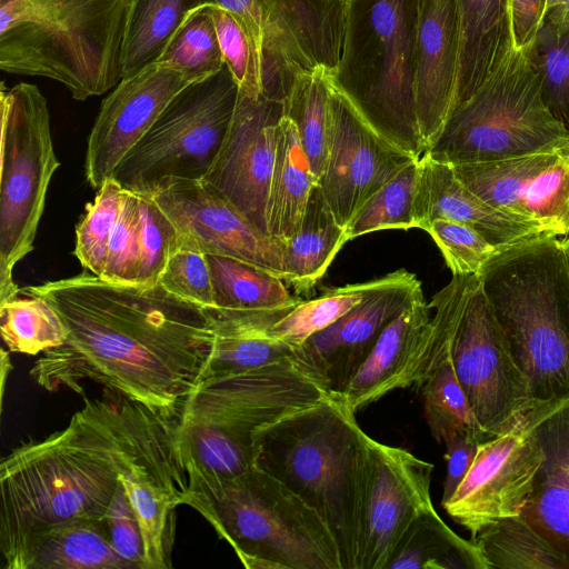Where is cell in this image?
<instances>
[{
	"instance_id": "1",
	"label": "cell",
	"mask_w": 569,
	"mask_h": 569,
	"mask_svg": "<svg viewBox=\"0 0 569 569\" xmlns=\"http://www.w3.org/2000/svg\"><path fill=\"white\" fill-rule=\"evenodd\" d=\"M20 292L47 300L68 330L66 341L30 369L38 386L82 393V381L91 380L108 395L178 420L216 338L202 307L159 283H116L89 271Z\"/></svg>"
},
{
	"instance_id": "2",
	"label": "cell",
	"mask_w": 569,
	"mask_h": 569,
	"mask_svg": "<svg viewBox=\"0 0 569 569\" xmlns=\"http://www.w3.org/2000/svg\"><path fill=\"white\" fill-rule=\"evenodd\" d=\"M86 399L62 430L26 442L1 460L2 557L40 528L104 519L120 473L138 456L159 415L128 399Z\"/></svg>"
},
{
	"instance_id": "3",
	"label": "cell",
	"mask_w": 569,
	"mask_h": 569,
	"mask_svg": "<svg viewBox=\"0 0 569 569\" xmlns=\"http://www.w3.org/2000/svg\"><path fill=\"white\" fill-rule=\"evenodd\" d=\"M340 393L259 431L254 466L271 475L330 530L342 569H360L370 437Z\"/></svg>"
},
{
	"instance_id": "4",
	"label": "cell",
	"mask_w": 569,
	"mask_h": 569,
	"mask_svg": "<svg viewBox=\"0 0 569 569\" xmlns=\"http://www.w3.org/2000/svg\"><path fill=\"white\" fill-rule=\"evenodd\" d=\"M536 407L569 400V256L557 237L500 250L478 274Z\"/></svg>"
},
{
	"instance_id": "5",
	"label": "cell",
	"mask_w": 569,
	"mask_h": 569,
	"mask_svg": "<svg viewBox=\"0 0 569 569\" xmlns=\"http://www.w3.org/2000/svg\"><path fill=\"white\" fill-rule=\"evenodd\" d=\"M132 0H0V69L43 77L83 101L112 90Z\"/></svg>"
},
{
	"instance_id": "6",
	"label": "cell",
	"mask_w": 569,
	"mask_h": 569,
	"mask_svg": "<svg viewBox=\"0 0 569 569\" xmlns=\"http://www.w3.org/2000/svg\"><path fill=\"white\" fill-rule=\"evenodd\" d=\"M326 393L290 360L200 382L176 423L188 481L231 478L254 467L259 431Z\"/></svg>"
},
{
	"instance_id": "7",
	"label": "cell",
	"mask_w": 569,
	"mask_h": 569,
	"mask_svg": "<svg viewBox=\"0 0 569 569\" xmlns=\"http://www.w3.org/2000/svg\"><path fill=\"white\" fill-rule=\"evenodd\" d=\"M419 0H349L331 82L367 123L419 160L427 151L416 109Z\"/></svg>"
},
{
	"instance_id": "8",
	"label": "cell",
	"mask_w": 569,
	"mask_h": 569,
	"mask_svg": "<svg viewBox=\"0 0 569 569\" xmlns=\"http://www.w3.org/2000/svg\"><path fill=\"white\" fill-rule=\"evenodd\" d=\"M224 539L247 569H342L319 515L258 467L211 481H188L183 500Z\"/></svg>"
},
{
	"instance_id": "9",
	"label": "cell",
	"mask_w": 569,
	"mask_h": 569,
	"mask_svg": "<svg viewBox=\"0 0 569 569\" xmlns=\"http://www.w3.org/2000/svg\"><path fill=\"white\" fill-rule=\"evenodd\" d=\"M569 148L568 129L550 112L526 50L512 48L448 118L427 153L451 166Z\"/></svg>"
},
{
	"instance_id": "10",
	"label": "cell",
	"mask_w": 569,
	"mask_h": 569,
	"mask_svg": "<svg viewBox=\"0 0 569 569\" xmlns=\"http://www.w3.org/2000/svg\"><path fill=\"white\" fill-rule=\"evenodd\" d=\"M239 87L227 64L182 89L118 164L111 178L151 196L179 180H202L228 134Z\"/></svg>"
},
{
	"instance_id": "11",
	"label": "cell",
	"mask_w": 569,
	"mask_h": 569,
	"mask_svg": "<svg viewBox=\"0 0 569 569\" xmlns=\"http://www.w3.org/2000/svg\"><path fill=\"white\" fill-rule=\"evenodd\" d=\"M0 305L21 291L14 266L33 250L49 183L60 167L46 97L29 82L0 88Z\"/></svg>"
},
{
	"instance_id": "12",
	"label": "cell",
	"mask_w": 569,
	"mask_h": 569,
	"mask_svg": "<svg viewBox=\"0 0 569 569\" xmlns=\"http://www.w3.org/2000/svg\"><path fill=\"white\" fill-rule=\"evenodd\" d=\"M448 355L489 438L512 429L533 408L529 382L513 360L477 274L452 330Z\"/></svg>"
},
{
	"instance_id": "13",
	"label": "cell",
	"mask_w": 569,
	"mask_h": 569,
	"mask_svg": "<svg viewBox=\"0 0 569 569\" xmlns=\"http://www.w3.org/2000/svg\"><path fill=\"white\" fill-rule=\"evenodd\" d=\"M542 458L526 415L509 431L479 443L467 476L441 506L473 538L490 523L522 513Z\"/></svg>"
},
{
	"instance_id": "14",
	"label": "cell",
	"mask_w": 569,
	"mask_h": 569,
	"mask_svg": "<svg viewBox=\"0 0 569 569\" xmlns=\"http://www.w3.org/2000/svg\"><path fill=\"white\" fill-rule=\"evenodd\" d=\"M452 167L491 207L547 236L569 233V148Z\"/></svg>"
},
{
	"instance_id": "15",
	"label": "cell",
	"mask_w": 569,
	"mask_h": 569,
	"mask_svg": "<svg viewBox=\"0 0 569 569\" xmlns=\"http://www.w3.org/2000/svg\"><path fill=\"white\" fill-rule=\"evenodd\" d=\"M330 106L331 142L318 184L336 220L346 227L372 194L418 160L372 129L331 79Z\"/></svg>"
},
{
	"instance_id": "16",
	"label": "cell",
	"mask_w": 569,
	"mask_h": 569,
	"mask_svg": "<svg viewBox=\"0 0 569 569\" xmlns=\"http://www.w3.org/2000/svg\"><path fill=\"white\" fill-rule=\"evenodd\" d=\"M149 197L174 224L178 243L257 264L282 279L283 240L258 229L203 179L179 180Z\"/></svg>"
},
{
	"instance_id": "17",
	"label": "cell",
	"mask_w": 569,
	"mask_h": 569,
	"mask_svg": "<svg viewBox=\"0 0 569 569\" xmlns=\"http://www.w3.org/2000/svg\"><path fill=\"white\" fill-rule=\"evenodd\" d=\"M349 0H266L263 94L283 101L295 74L340 60Z\"/></svg>"
},
{
	"instance_id": "18",
	"label": "cell",
	"mask_w": 569,
	"mask_h": 569,
	"mask_svg": "<svg viewBox=\"0 0 569 569\" xmlns=\"http://www.w3.org/2000/svg\"><path fill=\"white\" fill-rule=\"evenodd\" d=\"M420 295L417 277L397 270L392 281L296 349L290 361L327 392H342L385 328Z\"/></svg>"
},
{
	"instance_id": "19",
	"label": "cell",
	"mask_w": 569,
	"mask_h": 569,
	"mask_svg": "<svg viewBox=\"0 0 569 569\" xmlns=\"http://www.w3.org/2000/svg\"><path fill=\"white\" fill-rule=\"evenodd\" d=\"M282 116L283 101L239 90L226 140L203 178L267 234L266 207Z\"/></svg>"
},
{
	"instance_id": "20",
	"label": "cell",
	"mask_w": 569,
	"mask_h": 569,
	"mask_svg": "<svg viewBox=\"0 0 569 569\" xmlns=\"http://www.w3.org/2000/svg\"><path fill=\"white\" fill-rule=\"evenodd\" d=\"M433 465L370 438L360 569H387L402 536L423 511Z\"/></svg>"
},
{
	"instance_id": "21",
	"label": "cell",
	"mask_w": 569,
	"mask_h": 569,
	"mask_svg": "<svg viewBox=\"0 0 569 569\" xmlns=\"http://www.w3.org/2000/svg\"><path fill=\"white\" fill-rule=\"evenodd\" d=\"M191 83L183 72L161 62L119 81L102 100L88 137L84 171L92 188L112 177L173 97Z\"/></svg>"
},
{
	"instance_id": "22",
	"label": "cell",
	"mask_w": 569,
	"mask_h": 569,
	"mask_svg": "<svg viewBox=\"0 0 569 569\" xmlns=\"http://www.w3.org/2000/svg\"><path fill=\"white\" fill-rule=\"evenodd\" d=\"M460 37L457 0H419L415 90L418 124L427 151L456 106Z\"/></svg>"
},
{
	"instance_id": "23",
	"label": "cell",
	"mask_w": 569,
	"mask_h": 569,
	"mask_svg": "<svg viewBox=\"0 0 569 569\" xmlns=\"http://www.w3.org/2000/svg\"><path fill=\"white\" fill-rule=\"evenodd\" d=\"M213 306L204 309L214 333L263 331L301 299L292 297L283 280L257 264L206 253Z\"/></svg>"
},
{
	"instance_id": "24",
	"label": "cell",
	"mask_w": 569,
	"mask_h": 569,
	"mask_svg": "<svg viewBox=\"0 0 569 569\" xmlns=\"http://www.w3.org/2000/svg\"><path fill=\"white\" fill-rule=\"evenodd\" d=\"M413 211L416 228L426 230L435 219L461 222L477 229L499 249L547 236L491 207L462 183L451 164L437 161L427 152L418 160Z\"/></svg>"
},
{
	"instance_id": "25",
	"label": "cell",
	"mask_w": 569,
	"mask_h": 569,
	"mask_svg": "<svg viewBox=\"0 0 569 569\" xmlns=\"http://www.w3.org/2000/svg\"><path fill=\"white\" fill-rule=\"evenodd\" d=\"M527 415L543 458L521 516L569 559V400Z\"/></svg>"
},
{
	"instance_id": "26",
	"label": "cell",
	"mask_w": 569,
	"mask_h": 569,
	"mask_svg": "<svg viewBox=\"0 0 569 569\" xmlns=\"http://www.w3.org/2000/svg\"><path fill=\"white\" fill-rule=\"evenodd\" d=\"M430 310L422 293L381 332L366 361L340 392L355 412L395 389L413 385Z\"/></svg>"
},
{
	"instance_id": "27",
	"label": "cell",
	"mask_w": 569,
	"mask_h": 569,
	"mask_svg": "<svg viewBox=\"0 0 569 569\" xmlns=\"http://www.w3.org/2000/svg\"><path fill=\"white\" fill-rule=\"evenodd\" d=\"M3 560L6 569H132L113 548L104 519L93 518L32 531Z\"/></svg>"
},
{
	"instance_id": "28",
	"label": "cell",
	"mask_w": 569,
	"mask_h": 569,
	"mask_svg": "<svg viewBox=\"0 0 569 569\" xmlns=\"http://www.w3.org/2000/svg\"><path fill=\"white\" fill-rule=\"evenodd\" d=\"M457 1L461 37L455 108L475 93L513 48L507 0Z\"/></svg>"
},
{
	"instance_id": "29",
	"label": "cell",
	"mask_w": 569,
	"mask_h": 569,
	"mask_svg": "<svg viewBox=\"0 0 569 569\" xmlns=\"http://www.w3.org/2000/svg\"><path fill=\"white\" fill-rule=\"evenodd\" d=\"M316 184L296 126L282 116L277 129L276 159L266 207L269 236L284 241L300 230Z\"/></svg>"
},
{
	"instance_id": "30",
	"label": "cell",
	"mask_w": 569,
	"mask_h": 569,
	"mask_svg": "<svg viewBox=\"0 0 569 569\" xmlns=\"http://www.w3.org/2000/svg\"><path fill=\"white\" fill-rule=\"evenodd\" d=\"M347 241L346 227L338 223L317 183L300 230L283 241L282 280L298 293L309 292Z\"/></svg>"
},
{
	"instance_id": "31",
	"label": "cell",
	"mask_w": 569,
	"mask_h": 569,
	"mask_svg": "<svg viewBox=\"0 0 569 569\" xmlns=\"http://www.w3.org/2000/svg\"><path fill=\"white\" fill-rule=\"evenodd\" d=\"M487 569L477 546L455 533L435 508L407 529L387 569Z\"/></svg>"
},
{
	"instance_id": "32",
	"label": "cell",
	"mask_w": 569,
	"mask_h": 569,
	"mask_svg": "<svg viewBox=\"0 0 569 569\" xmlns=\"http://www.w3.org/2000/svg\"><path fill=\"white\" fill-rule=\"evenodd\" d=\"M214 0H132L121 50V77L157 62L168 42L193 9Z\"/></svg>"
},
{
	"instance_id": "33",
	"label": "cell",
	"mask_w": 569,
	"mask_h": 569,
	"mask_svg": "<svg viewBox=\"0 0 569 569\" xmlns=\"http://www.w3.org/2000/svg\"><path fill=\"white\" fill-rule=\"evenodd\" d=\"M329 73L325 67H318L295 74L283 100V116L296 126L317 183L325 170L331 142Z\"/></svg>"
},
{
	"instance_id": "34",
	"label": "cell",
	"mask_w": 569,
	"mask_h": 569,
	"mask_svg": "<svg viewBox=\"0 0 569 569\" xmlns=\"http://www.w3.org/2000/svg\"><path fill=\"white\" fill-rule=\"evenodd\" d=\"M471 541L487 569H569V559L521 515L490 523Z\"/></svg>"
},
{
	"instance_id": "35",
	"label": "cell",
	"mask_w": 569,
	"mask_h": 569,
	"mask_svg": "<svg viewBox=\"0 0 569 569\" xmlns=\"http://www.w3.org/2000/svg\"><path fill=\"white\" fill-rule=\"evenodd\" d=\"M396 274L397 271L367 282L332 288L313 299L300 300L271 323L263 335L296 350L310 337L328 328L362 302L370 293L392 281Z\"/></svg>"
},
{
	"instance_id": "36",
	"label": "cell",
	"mask_w": 569,
	"mask_h": 569,
	"mask_svg": "<svg viewBox=\"0 0 569 569\" xmlns=\"http://www.w3.org/2000/svg\"><path fill=\"white\" fill-rule=\"evenodd\" d=\"M525 50L539 74L548 109L569 131V19L546 12Z\"/></svg>"
},
{
	"instance_id": "37",
	"label": "cell",
	"mask_w": 569,
	"mask_h": 569,
	"mask_svg": "<svg viewBox=\"0 0 569 569\" xmlns=\"http://www.w3.org/2000/svg\"><path fill=\"white\" fill-rule=\"evenodd\" d=\"M418 389L423 399V416L438 442L443 443L456 435H466L479 442L490 439L470 408L449 355Z\"/></svg>"
},
{
	"instance_id": "38",
	"label": "cell",
	"mask_w": 569,
	"mask_h": 569,
	"mask_svg": "<svg viewBox=\"0 0 569 569\" xmlns=\"http://www.w3.org/2000/svg\"><path fill=\"white\" fill-rule=\"evenodd\" d=\"M1 337L8 351L38 355L62 345L68 330L54 308L34 296L0 305Z\"/></svg>"
},
{
	"instance_id": "39",
	"label": "cell",
	"mask_w": 569,
	"mask_h": 569,
	"mask_svg": "<svg viewBox=\"0 0 569 569\" xmlns=\"http://www.w3.org/2000/svg\"><path fill=\"white\" fill-rule=\"evenodd\" d=\"M208 6L186 16L157 61L183 72L193 82L218 73L226 64Z\"/></svg>"
},
{
	"instance_id": "40",
	"label": "cell",
	"mask_w": 569,
	"mask_h": 569,
	"mask_svg": "<svg viewBox=\"0 0 569 569\" xmlns=\"http://www.w3.org/2000/svg\"><path fill=\"white\" fill-rule=\"evenodd\" d=\"M418 161L403 168L372 194L346 226L348 240L389 229L416 228L413 202Z\"/></svg>"
},
{
	"instance_id": "41",
	"label": "cell",
	"mask_w": 569,
	"mask_h": 569,
	"mask_svg": "<svg viewBox=\"0 0 569 569\" xmlns=\"http://www.w3.org/2000/svg\"><path fill=\"white\" fill-rule=\"evenodd\" d=\"M293 352L295 350L286 343L263 333L216 335L199 383L290 360Z\"/></svg>"
},
{
	"instance_id": "42",
	"label": "cell",
	"mask_w": 569,
	"mask_h": 569,
	"mask_svg": "<svg viewBox=\"0 0 569 569\" xmlns=\"http://www.w3.org/2000/svg\"><path fill=\"white\" fill-rule=\"evenodd\" d=\"M126 189L113 178L98 189L92 203L76 228L74 256L81 266L97 277L104 271L109 241L118 221Z\"/></svg>"
},
{
	"instance_id": "43",
	"label": "cell",
	"mask_w": 569,
	"mask_h": 569,
	"mask_svg": "<svg viewBox=\"0 0 569 569\" xmlns=\"http://www.w3.org/2000/svg\"><path fill=\"white\" fill-rule=\"evenodd\" d=\"M426 231L441 251L452 276L479 274L500 250L477 229L448 219H435Z\"/></svg>"
},
{
	"instance_id": "44",
	"label": "cell",
	"mask_w": 569,
	"mask_h": 569,
	"mask_svg": "<svg viewBox=\"0 0 569 569\" xmlns=\"http://www.w3.org/2000/svg\"><path fill=\"white\" fill-rule=\"evenodd\" d=\"M140 259L136 284H158L177 246L178 231L157 202L139 194Z\"/></svg>"
},
{
	"instance_id": "45",
	"label": "cell",
	"mask_w": 569,
	"mask_h": 569,
	"mask_svg": "<svg viewBox=\"0 0 569 569\" xmlns=\"http://www.w3.org/2000/svg\"><path fill=\"white\" fill-rule=\"evenodd\" d=\"M140 259L139 194L126 190L121 211L111 234L101 279L136 284Z\"/></svg>"
},
{
	"instance_id": "46",
	"label": "cell",
	"mask_w": 569,
	"mask_h": 569,
	"mask_svg": "<svg viewBox=\"0 0 569 569\" xmlns=\"http://www.w3.org/2000/svg\"><path fill=\"white\" fill-rule=\"evenodd\" d=\"M208 8L213 19L224 62L239 90L253 96L263 94L261 70L244 29L230 12L219 4L210 3Z\"/></svg>"
},
{
	"instance_id": "47",
	"label": "cell",
	"mask_w": 569,
	"mask_h": 569,
	"mask_svg": "<svg viewBox=\"0 0 569 569\" xmlns=\"http://www.w3.org/2000/svg\"><path fill=\"white\" fill-rule=\"evenodd\" d=\"M158 283L169 293L203 309L213 306L211 274L206 253L178 243Z\"/></svg>"
},
{
	"instance_id": "48",
	"label": "cell",
	"mask_w": 569,
	"mask_h": 569,
	"mask_svg": "<svg viewBox=\"0 0 569 569\" xmlns=\"http://www.w3.org/2000/svg\"><path fill=\"white\" fill-rule=\"evenodd\" d=\"M104 521L112 546L120 557L132 569H144V550L140 526L121 481L108 507Z\"/></svg>"
},
{
	"instance_id": "49",
	"label": "cell",
	"mask_w": 569,
	"mask_h": 569,
	"mask_svg": "<svg viewBox=\"0 0 569 569\" xmlns=\"http://www.w3.org/2000/svg\"><path fill=\"white\" fill-rule=\"evenodd\" d=\"M230 12L244 29L262 74V49L268 26L266 0H214Z\"/></svg>"
},
{
	"instance_id": "50",
	"label": "cell",
	"mask_w": 569,
	"mask_h": 569,
	"mask_svg": "<svg viewBox=\"0 0 569 569\" xmlns=\"http://www.w3.org/2000/svg\"><path fill=\"white\" fill-rule=\"evenodd\" d=\"M478 440L456 435L443 442L446 446L447 473L443 482L441 505L446 503L456 492L467 476L478 450Z\"/></svg>"
},
{
	"instance_id": "51",
	"label": "cell",
	"mask_w": 569,
	"mask_h": 569,
	"mask_svg": "<svg viewBox=\"0 0 569 569\" xmlns=\"http://www.w3.org/2000/svg\"><path fill=\"white\" fill-rule=\"evenodd\" d=\"M548 0H507L513 48L525 50L536 37L547 12Z\"/></svg>"
},
{
	"instance_id": "52",
	"label": "cell",
	"mask_w": 569,
	"mask_h": 569,
	"mask_svg": "<svg viewBox=\"0 0 569 569\" xmlns=\"http://www.w3.org/2000/svg\"><path fill=\"white\" fill-rule=\"evenodd\" d=\"M547 12L569 19V0H548Z\"/></svg>"
},
{
	"instance_id": "53",
	"label": "cell",
	"mask_w": 569,
	"mask_h": 569,
	"mask_svg": "<svg viewBox=\"0 0 569 569\" xmlns=\"http://www.w3.org/2000/svg\"><path fill=\"white\" fill-rule=\"evenodd\" d=\"M10 369H11V363H10L9 355L2 348L1 349V399L3 398V393H4L6 377L9 373Z\"/></svg>"
},
{
	"instance_id": "54",
	"label": "cell",
	"mask_w": 569,
	"mask_h": 569,
	"mask_svg": "<svg viewBox=\"0 0 569 569\" xmlns=\"http://www.w3.org/2000/svg\"><path fill=\"white\" fill-rule=\"evenodd\" d=\"M561 240H562L563 247H565V249H566V251H567V253L569 256V233H567L565 236V238L561 239Z\"/></svg>"
}]
</instances>
